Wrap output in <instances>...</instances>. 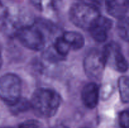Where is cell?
<instances>
[{"mask_svg":"<svg viewBox=\"0 0 129 128\" xmlns=\"http://www.w3.org/2000/svg\"><path fill=\"white\" fill-rule=\"evenodd\" d=\"M107 65L102 51L94 49L89 51L83 61L84 72L88 78L100 80L102 78Z\"/></svg>","mask_w":129,"mask_h":128,"instance_id":"cell-5","label":"cell"},{"mask_svg":"<svg viewBox=\"0 0 129 128\" xmlns=\"http://www.w3.org/2000/svg\"><path fill=\"white\" fill-rule=\"evenodd\" d=\"M100 99V88L96 84L90 82L84 85L82 89L81 99L83 104L89 109L97 106Z\"/></svg>","mask_w":129,"mask_h":128,"instance_id":"cell-8","label":"cell"},{"mask_svg":"<svg viewBox=\"0 0 129 128\" xmlns=\"http://www.w3.org/2000/svg\"><path fill=\"white\" fill-rule=\"evenodd\" d=\"M71 50H78L84 46V38L80 33L74 31H67L62 35Z\"/></svg>","mask_w":129,"mask_h":128,"instance_id":"cell-11","label":"cell"},{"mask_svg":"<svg viewBox=\"0 0 129 128\" xmlns=\"http://www.w3.org/2000/svg\"><path fill=\"white\" fill-rule=\"evenodd\" d=\"M118 122L122 128H129V112L124 110L120 112L118 115Z\"/></svg>","mask_w":129,"mask_h":128,"instance_id":"cell-16","label":"cell"},{"mask_svg":"<svg viewBox=\"0 0 129 128\" xmlns=\"http://www.w3.org/2000/svg\"><path fill=\"white\" fill-rule=\"evenodd\" d=\"M4 128H9V127H4Z\"/></svg>","mask_w":129,"mask_h":128,"instance_id":"cell-22","label":"cell"},{"mask_svg":"<svg viewBox=\"0 0 129 128\" xmlns=\"http://www.w3.org/2000/svg\"><path fill=\"white\" fill-rule=\"evenodd\" d=\"M118 87L121 100L128 103L129 100V80L127 76H122L118 79Z\"/></svg>","mask_w":129,"mask_h":128,"instance_id":"cell-12","label":"cell"},{"mask_svg":"<svg viewBox=\"0 0 129 128\" xmlns=\"http://www.w3.org/2000/svg\"><path fill=\"white\" fill-rule=\"evenodd\" d=\"M19 128H42V124L37 120H28L19 125Z\"/></svg>","mask_w":129,"mask_h":128,"instance_id":"cell-17","label":"cell"},{"mask_svg":"<svg viewBox=\"0 0 129 128\" xmlns=\"http://www.w3.org/2000/svg\"><path fill=\"white\" fill-rule=\"evenodd\" d=\"M128 19L127 16L118 19L117 24V31L118 36L126 41H128Z\"/></svg>","mask_w":129,"mask_h":128,"instance_id":"cell-14","label":"cell"},{"mask_svg":"<svg viewBox=\"0 0 129 128\" xmlns=\"http://www.w3.org/2000/svg\"><path fill=\"white\" fill-rule=\"evenodd\" d=\"M107 13L117 19L127 16L129 0H104Z\"/></svg>","mask_w":129,"mask_h":128,"instance_id":"cell-9","label":"cell"},{"mask_svg":"<svg viewBox=\"0 0 129 128\" xmlns=\"http://www.w3.org/2000/svg\"><path fill=\"white\" fill-rule=\"evenodd\" d=\"M100 16L98 6L86 2L74 4L69 11V20L72 23L83 30H89Z\"/></svg>","mask_w":129,"mask_h":128,"instance_id":"cell-2","label":"cell"},{"mask_svg":"<svg viewBox=\"0 0 129 128\" xmlns=\"http://www.w3.org/2000/svg\"><path fill=\"white\" fill-rule=\"evenodd\" d=\"M21 82L13 74H7L0 78V98L9 105H12L20 99Z\"/></svg>","mask_w":129,"mask_h":128,"instance_id":"cell-4","label":"cell"},{"mask_svg":"<svg viewBox=\"0 0 129 128\" xmlns=\"http://www.w3.org/2000/svg\"><path fill=\"white\" fill-rule=\"evenodd\" d=\"M2 63H3V59H2V56H1V50H0V68H1V66H2Z\"/></svg>","mask_w":129,"mask_h":128,"instance_id":"cell-21","label":"cell"},{"mask_svg":"<svg viewBox=\"0 0 129 128\" xmlns=\"http://www.w3.org/2000/svg\"><path fill=\"white\" fill-rule=\"evenodd\" d=\"M8 15V11L3 4L0 1V20L6 18Z\"/></svg>","mask_w":129,"mask_h":128,"instance_id":"cell-18","label":"cell"},{"mask_svg":"<svg viewBox=\"0 0 129 128\" xmlns=\"http://www.w3.org/2000/svg\"><path fill=\"white\" fill-rule=\"evenodd\" d=\"M86 1H88V2L86 3L93 4V5H95V6H97L98 5H101L104 0H86Z\"/></svg>","mask_w":129,"mask_h":128,"instance_id":"cell-19","label":"cell"},{"mask_svg":"<svg viewBox=\"0 0 129 128\" xmlns=\"http://www.w3.org/2000/svg\"><path fill=\"white\" fill-rule=\"evenodd\" d=\"M52 128H69L67 126H65V125H55V126L53 127Z\"/></svg>","mask_w":129,"mask_h":128,"instance_id":"cell-20","label":"cell"},{"mask_svg":"<svg viewBox=\"0 0 129 128\" xmlns=\"http://www.w3.org/2000/svg\"><path fill=\"white\" fill-rule=\"evenodd\" d=\"M53 48L55 51V52L60 56L61 57L64 58V56H67L69 53L71 47L68 45V43L64 40L62 36H59L55 40Z\"/></svg>","mask_w":129,"mask_h":128,"instance_id":"cell-13","label":"cell"},{"mask_svg":"<svg viewBox=\"0 0 129 128\" xmlns=\"http://www.w3.org/2000/svg\"><path fill=\"white\" fill-rule=\"evenodd\" d=\"M107 65L121 73L128 70V62L122 53L119 45L116 43H110L106 45L102 50Z\"/></svg>","mask_w":129,"mask_h":128,"instance_id":"cell-6","label":"cell"},{"mask_svg":"<svg viewBox=\"0 0 129 128\" xmlns=\"http://www.w3.org/2000/svg\"><path fill=\"white\" fill-rule=\"evenodd\" d=\"M30 102L37 115L49 118L54 116L58 111L61 104V98L52 89L40 88L33 93Z\"/></svg>","mask_w":129,"mask_h":128,"instance_id":"cell-1","label":"cell"},{"mask_svg":"<svg viewBox=\"0 0 129 128\" xmlns=\"http://www.w3.org/2000/svg\"><path fill=\"white\" fill-rule=\"evenodd\" d=\"M30 107H31L30 102L25 99H21V98L16 103L13 104L12 105H10L11 110L13 114L23 112L27 110Z\"/></svg>","mask_w":129,"mask_h":128,"instance_id":"cell-15","label":"cell"},{"mask_svg":"<svg viewBox=\"0 0 129 128\" xmlns=\"http://www.w3.org/2000/svg\"><path fill=\"white\" fill-rule=\"evenodd\" d=\"M33 6L42 13H55L60 8L62 0H30Z\"/></svg>","mask_w":129,"mask_h":128,"instance_id":"cell-10","label":"cell"},{"mask_svg":"<svg viewBox=\"0 0 129 128\" xmlns=\"http://www.w3.org/2000/svg\"><path fill=\"white\" fill-rule=\"evenodd\" d=\"M20 42L27 48L40 51L46 45V36L38 24L23 25L15 32Z\"/></svg>","mask_w":129,"mask_h":128,"instance_id":"cell-3","label":"cell"},{"mask_svg":"<svg viewBox=\"0 0 129 128\" xmlns=\"http://www.w3.org/2000/svg\"><path fill=\"white\" fill-rule=\"evenodd\" d=\"M113 26V21L108 18L102 15L98 18L89 29L91 37L98 43H103L107 40L108 33Z\"/></svg>","mask_w":129,"mask_h":128,"instance_id":"cell-7","label":"cell"}]
</instances>
